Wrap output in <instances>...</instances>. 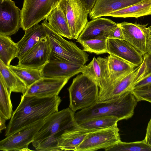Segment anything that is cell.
<instances>
[{
  "mask_svg": "<svg viewBox=\"0 0 151 151\" xmlns=\"http://www.w3.org/2000/svg\"><path fill=\"white\" fill-rule=\"evenodd\" d=\"M108 39L124 40L122 32L118 23L117 26L111 32L108 37Z\"/></svg>",
  "mask_w": 151,
  "mask_h": 151,
  "instance_id": "e575fe53",
  "label": "cell"
},
{
  "mask_svg": "<svg viewBox=\"0 0 151 151\" xmlns=\"http://www.w3.org/2000/svg\"><path fill=\"white\" fill-rule=\"evenodd\" d=\"M107 59L110 82L107 88L98 97L117 80L132 71L135 67L125 60L113 54H109Z\"/></svg>",
  "mask_w": 151,
  "mask_h": 151,
  "instance_id": "44dd1931",
  "label": "cell"
},
{
  "mask_svg": "<svg viewBox=\"0 0 151 151\" xmlns=\"http://www.w3.org/2000/svg\"><path fill=\"white\" fill-rule=\"evenodd\" d=\"M116 124L106 129L89 132L76 151H92L105 149L121 141Z\"/></svg>",
  "mask_w": 151,
  "mask_h": 151,
  "instance_id": "ba28073f",
  "label": "cell"
},
{
  "mask_svg": "<svg viewBox=\"0 0 151 151\" xmlns=\"http://www.w3.org/2000/svg\"><path fill=\"white\" fill-rule=\"evenodd\" d=\"M0 34L10 36L19 30L21 10L12 0H0Z\"/></svg>",
  "mask_w": 151,
  "mask_h": 151,
  "instance_id": "30bf717a",
  "label": "cell"
},
{
  "mask_svg": "<svg viewBox=\"0 0 151 151\" xmlns=\"http://www.w3.org/2000/svg\"><path fill=\"white\" fill-rule=\"evenodd\" d=\"M68 91V108L74 113L98 102L99 88L97 83L90 77L83 73L73 78Z\"/></svg>",
  "mask_w": 151,
  "mask_h": 151,
  "instance_id": "5b68a950",
  "label": "cell"
},
{
  "mask_svg": "<svg viewBox=\"0 0 151 151\" xmlns=\"http://www.w3.org/2000/svg\"><path fill=\"white\" fill-rule=\"evenodd\" d=\"M18 48L10 36L0 34V60L9 66L11 61L17 58Z\"/></svg>",
  "mask_w": 151,
  "mask_h": 151,
  "instance_id": "484cf974",
  "label": "cell"
},
{
  "mask_svg": "<svg viewBox=\"0 0 151 151\" xmlns=\"http://www.w3.org/2000/svg\"><path fill=\"white\" fill-rule=\"evenodd\" d=\"M0 0L2 1H4V0Z\"/></svg>",
  "mask_w": 151,
  "mask_h": 151,
  "instance_id": "60d3db41",
  "label": "cell"
},
{
  "mask_svg": "<svg viewBox=\"0 0 151 151\" xmlns=\"http://www.w3.org/2000/svg\"><path fill=\"white\" fill-rule=\"evenodd\" d=\"M139 66L115 81L98 98L97 102L113 100L123 94L131 91V87L135 82Z\"/></svg>",
  "mask_w": 151,
  "mask_h": 151,
  "instance_id": "ac0fdd59",
  "label": "cell"
},
{
  "mask_svg": "<svg viewBox=\"0 0 151 151\" xmlns=\"http://www.w3.org/2000/svg\"><path fill=\"white\" fill-rule=\"evenodd\" d=\"M91 131L82 128L78 124L67 131L62 135L58 143L60 150L76 151L88 134Z\"/></svg>",
  "mask_w": 151,
  "mask_h": 151,
  "instance_id": "7402d4cb",
  "label": "cell"
},
{
  "mask_svg": "<svg viewBox=\"0 0 151 151\" xmlns=\"http://www.w3.org/2000/svg\"><path fill=\"white\" fill-rule=\"evenodd\" d=\"M70 78L42 77L28 88L24 95L40 98L58 95Z\"/></svg>",
  "mask_w": 151,
  "mask_h": 151,
  "instance_id": "4fadbf2b",
  "label": "cell"
},
{
  "mask_svg": "<svg viewBox=\"0 0 151 151\" xmlns=\"http://www.w3.org/2000/svg\"><path fill=\"white\" fill-rule=\"evenodd\" d=\"M12 92L8 90L0 75V117L6 120L12 116V105L11 99Z\"/></svg>",
  "mask_w": 151,
  "mask_h": 151,
  "instance_id": "f1b7e54d",
  "label": "cell"
},
{
  "mask_svg": "<svg viewBox=\"0 0 151 151\" xmlns=\"http://www.w3.org/2000/svg\"><path fill=\"white\" fill-rule=\"evenodd\" d=\"M132 91L138 101H145L151 103V83Z\"/></svg>",
  "mask_w": 151,
  "mask_h": 151,
  "instance_id": "1f68e13d",
  "label": "cell"
},
{
  "mask_svg": "<svg viewBox=\"0 0 151 151\" xmlns=\"http://www.w3.org/2000/svg\"><path fill=\"white\" fill-rule=\"evenodd\" d=\"M10 69L25 84L28 88L42 78L41 69L18 65H10Z\"/></svg>",
  "mask_w": 151,
  "mask_h": 151,
  "instance_id": "83f0119b",
  "label": "cell"
},
{
  "mask_svg": "<svg viewBox=\"0 0 151 151\" xmlns=\"http://www.w3.org/2000/svg\"><path fill=\"white\" fill-rule=\"evenodd\" d=\"M51 52L47 37L20 56L18 58L17 65L41 69L49 61Z\"/></svg>",
  "mask_w": 151,
  "mask_h": 151,
  "instance_id": "8fae6325",
  "label": "cell"
},
{
  "mask_svg": "<svg viewBox=\"0 0 151 151\" xmlns=\"http://www.w3.org/2000/svg\"><path fill=\"white\" fill-rule=\"evenodd\" d=\"M50 26L63 37L72 39L69 25L65 14L59 4L45 19Z\"/></svg>",
  "mask_w": 151,
  "mask_h": 151,
  "instance_id": "603a6c76",
  "label": "cell"
},
{
  "mask_svg": "<svg viewBox=\"0 0 151 151\" xmlns=\"http://www.w3.org/2000/svg\"><path fill=\"white\" fill-rule=\"evenodd\" d=\"M148 28L150 30V34L151 35V25L150 26L148 27Z\"/></svg>",
  "mask_w": 151,
  "mask_h": 151,
  "instance_id": "ab89813d",
  "label": "cell"
},
{
  "mask_svg": "<svg viewBox=\"0 0 151 151\" xmlns=\"http://www.w3.org/2000/svg\"><path fill=\"white\" fill-rule=\"evenodd\" d=\"M82 46L83 50L99 55L107 53V39H92L78 42Z\"/></svg>",
  "mask_w": 151,
  "mask_h": 151,
  "instance_id": "4dcf8cb0",
  "label": "cell"
},
{
  "mask_svg": "<svg viewBox=\"0 0 151 151\" xmlns=\"http://www.w3.org/2000/svg\"><path fill=\"white\" fill-rule=\"evenodd\" d=\"M6 120L4 118L0 117V131L1 133V130L6 129L7 127L5 125Z\"/></svg>",
  "mask_w": 151,
  "mask_h": 151,
  "instance_id": "74e56055",
  "label": "cell"
},
{
  "mask_svg": "<svg viewBox=\"0 0 151 151\" xmlns=\"http://www.w3.org/2000/svg\"><path fill=\"white\" fill-rule=\"evenodd\" d=\"M145 137L144 140L145 143L151 147V118L147 127Z\"/></svg>",
  "mask_w": 151,
  "mask_h": 151,
  "instance_id": "d590c367",
  "label": "cell"
},
{
  "mask_svg": "<svg viewBox=\"0 0 151 151\" xmlns=\"http://www.w3.org/2000/svg\"><path fill=\"white\" fill-rule=\"evenodd\" d=\"M75 113L68 108L54 113L46 119L32 142L36 150L61 151L58 143L62 135L78 124Z\"/></svg>",
  "mask_w": 151,
  "mask_h": 151,
  "instance_id": "7a4b0ae2",
  "label": "cell"
},
{
  "mask_svg": "<svg viewBox=\"0 0 151 151\" xmlns=\"http://www.w3.org/2000/svg\"><path fill=\"white\" fill-rule=\"evenodd\" d=\"M0 75L2 76L9 90L11 92L21 93L24 95L28 87L25 84L0 60Z\"/></svg>",
  "mask_w": 151,
  "mask_h": 151,
  "instance_id": "d4e9b609",
  "label": "cell"
},
{
  "mask_svg": "<svg viewBox=\"0 0 151 151\" xmlns=\"http://www.w3.org/2000/svg\"><path fill=\"white\" fill-rule=\"evenodd\" d=\"M151 83V73L135 82L132 85L131 90L140 88Z\"/></svg>",
  "mask_w": 151,
  "mask_h": 151,
  "instance_id": "836d02e7",
  "label": "cell"
},
{
  "mask_svg": "<svg viewBox=\"0 0 151 151\" xmlns=\"http://www.w3.org/2000/svg\"><path fill=\"white\" fill-rule=\"evenodd\" d=\"M47 37L45 29L41 24H36L25 31L22 39L17 43L18 48V58L42 39Z\"/></svg>",
  "mask_w": 151,
  "mask_h": 151,
  "instance_id": "ffe728a7",
  "label": "cell"
},
{
  "mask_svg": "<svg viewBox=\"0 0 151 151\" xmlns=\"http://www.w3.org/2000/svg\"><path fill=\"white\" fill-rule=\"evenodd\" d=\"M59 5L67 21L72 39L77 40L88 22L89 14L81 0H61Z\"/></svg>",
  "mask_w": 151,
  "mask_h": 151,
  "instance_id": "52a82bcc",
  "label": "cell"
},
{
  "mask_svg": "<svg viewBox=\"0 0 151 151\" xmlns=\"http://www.w3.org/2000/svg\"><path fill=\"white\" fill-rule=\"evenodd\" d=\"M138 102L132 91L111 100L97 102L91 106L75 113L77 123L88 119L106 116H114L119 121L131 117Z\"/></svg>",
  "mask_w": 151,
  "mask_h": 151,
  "instance_id": "3957f363",
  "label": "cell"
},
{
  "mask_svg": "<svg viewBox=\"0 0 151 151\" xmlns=\"http://www.w3.org/2000/svg\"><path fill=\"white\" fill-rule=\"evenodd\" d=\"M147 53L148 54L151 55V35H150L149 38L147 47Z\"/></svg>",
  "mask_w": 151,
  "mask_h": 151,
  "instance_id": "f35d334b",
  "label": "cell"
},
{
  "mask_svg": "<svg viewBox=\"0 0 151 151\" xmlns=\"http://www.w3.org/2000/svg\"><path fill=\"white\" fill-rule=\"evenodd\" d=\"M85 66L61 61H49L41 69L42 77L70 78L82 73Z\"/></svg>",
  "mask_w": 151,
  "mask_h": 151,
  "instance_id": "e0dca14e",
  "label": "cell"
},
{
  "mask_svg": "<svg viewBox=\"0 0 151 151\" xmlns=\"http://www.w3.org/2000/svg\"><path fill=\"white\" fill-rule=\"evenodd\" d=\"M89 14L95 5L97 0H81Z\"/></svg>",
  "mask_w": 151,
  "mask_h": 151,
  "instance_id": "8d00e7d4",
  "label": "cell"
},
{
  "mask_svg": "<svg viewBox=\"0 0 151 151\" xmlns=\"http://www.w3.org/2000/svg\"><path fill=\"white\" fill-rule=\"evenodd\" d=\"M38 122L25 127L0 141V150L4 151H28L29 145L45 122Z\"/></svg>",
  "mask_w": 151,
  "mask_h": 151,
  "instance_id": "9c48e42d",
  "label": "cell"
},
{
  "mask_svg": "<svg viewBox=\"0 0 151 151\" xmlns=\"http://www.w3.org/2000/svg\"><path fill=\"white\" fill-rule=\"evenodd\" d=\"M117 25V23L108 18L100 17L92 19L88 22L77 41L95 39L106 40Z\"/></svg>",
  "mask_w": 151,
  "mask_h": 151,
  "instance_id": "5bb4252c",
  "label": "cell"
},
{
  "mask_svg": "<svg viewBox=\"0 0 151 151\" xmlns=\"http://www.w3.org/2000/svg\"><path fill=\"white\" fill-rule=\"evenodd\" d=\"M144 0H97L96 4L88 14L93 19L106 16L109 13L116 11Z\"/></svg>",
  "mask_w": 151,
  "mask_h": 151,
  "instance_id": "d6986e66",
  "label": "cell"
},
{
  "mask_svg": "<svg viewBox=\"0 0 151 151\" xmlns=\"http://www.w3.org/2000/svg\"><path fill=\"white\" fill-rule=\"evenodd\" d=\"M91 78L99 88V95L101 94L108 86L110 82L107 57L93 58L81 73Z\"/></svg>",
  "mask_w": 151,
  "mask_h": 151,
  "instance_id": "2e32d148",
  "label": "cell"
},
{
  "mask_svg": "<svg viewBox=\"0 0 151 151\" xmlns=\"http://www.w3.org/2000/svg\"><path fill=\"white\" fill-rule=\"evenodd\" d=\"M61 101L58 95L40 98L22 95L19 105L12 114L5 136H9L25 127L45 120L58 111Z\"/></svg>",
  "mask_w": 151,
  "mask_h": 151,
  "instance_id": "6da1fadb",
  "label": "cell"
},
{
  "mask_svg": "<svg viewBox=\"0 0 151 151\" xmlns=\"http://www.w3.org/2000/svg\"><path fill=\"white\" fill-rule=\"evenodd\" d=\"M106 151H151V147L144 140L140 141L126 142H119L105 149Z\"/></svg>",
  "mask_w": 151,
  "mask_h": 151,
  "instance_id": "f546056e",
  "label": "cell"
},
{
  "mask_svg": "<svg viewBox=\"0 0 151 151\" xmlns=\"http://www.w3.org/2000/svg\"><path fill=\"white\" fill-rule=\"evenodd\" d=\"M61 0H24L21 28L25 31L46 18Z\"/></svg>",
  "mask_w": 151,
  "mask_h": 151,
  "instance_id": "8992f818",
  "label": "cell"
},
{
  "mask_svg": "<svg viewBox=\"0 0 151 151\" xmlns=\"http://www.w3.org/2000/svg\"><path fill=\"white\" fill-rule=\"evenodd\" d=\"M118 118L114 116H106L90 119L78 124L82 128L91 131L106 129L117 124Z\"/></svg>",
  "mask_w": 151,
  "mask_h": 151,
  "instance_id": "4316f807",
  "label": "cell"
},
{
  "mask_svg": "<svg viewBox=\"0 0 151 151\" xmlns=\"http://www.w3.org/2000/svg\"><path fill=\"white\" fill-rule=\"evenodd\" d=\"M47 33L51 52L49 61H61L82 65L89 60L88 55L75 43L68 41L56 32L46 19L42 23Z\"/></svg>",
  "mask_w": 151,
  "mask_h": 151,
  "instance_id": "277c9868",
  "label": "cell"
},
{
  "mask_svg": "<svg viewBox=\"0 0 151 151\" xmlns=\"http://www.w3.org/2000/svg\"><path fill=\"white\" fill-rule=\"evenodd\" d=\"M151 15V0H144L122 9L111 12L106 16L126 18Z\"/></svg>",
  "mask_w": 151,
  "mask_h": 151,
  "instance_id": "cb8c5ba5",
  "label": "cell"
},
{
  "mask_svg": "<svg viewBox=\"0 0 151 151\" xmlns=\"http://www.w3.org/2000/svg\"><path fill=\"white\" fill-rule=\"evenodd\" d=\"M151 73V55L146 53L143 55V61L140 65L136 81Z\"/></svg>",
  "mask_w": 151,
  "mask_h": 151,
  "instance_id": "d6a6232c",
  "label": "cell"
},
{
  "mask_svg": "<svg viewBox=\"0 0 151 151\" xmlns=\"http://www.w3.org/2000/svg\"><path fill=\"white\" fill-rule=\"evenodd\" d=\"M107 53L120 57L135 67L142 63V55L136 49L124 40L107 39Z\"/></svg>",
  "mask_w": 151,
  "mask_h": 151,
  "instance_id": "9a60e30c",
  "label": "cell"
},
{
  "mask_svg": "<svg viewBox=\"0 0 151 151\" xmlns=\"http://www.w3.org/2000/svg\"><path fill=\"white\" fill-rule=\"evenodd\" d=\"M124 40L131 44L142 55L147 53V47L150 35L148 24H141L124 22L118 23Z\"/></svg>",
  "mask_w": 151,
  "mask_h": 151,
  "instance_id": "7c38bea8",
  "label": "cell"
}]
</instances>
